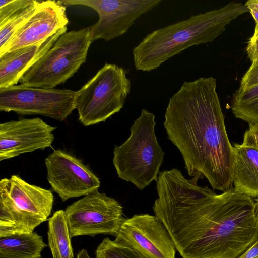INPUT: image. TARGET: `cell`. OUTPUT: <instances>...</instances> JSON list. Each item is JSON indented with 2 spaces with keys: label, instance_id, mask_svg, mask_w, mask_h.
<instances>
[{
  "label": "cell",
  "instance_id": "1",
  "mask_svg": "<svg viewBox=\"0 0 258 258\" xmlns=\"http://www.w3.org/2000/svg\"><path fill=\"white\" fill-rule=\"evenodd\" d=\"M153 210L183 258H237L258 239L253 198L233 188L217 195L178 169L156 182Z\"/></svg>",
  "mask_w": 258,
  "mask_h": 258
},
{
  "label": "cell",
  "instance_id": "2",
  "mask_svg": "<svg viewBox=\"0 0 258 258\" xmlns=\"http://www.w3.org/2000/svg\"><path fill=\"white\" fill-rule=\"evenodd\" d=\"M216 79L185 81L170 99L163 122L180 152L189 180L205 177L214 189L233 188V152L216 91Z\"/></svg>",
  "mask_w": 258,
  "mask_h": 258
},
{
  "label": "cell",
  "instance_id": "3",
  "mask_svg": "<svg viewBox=\"0 0 258 258\" xmlns=\"http://www.w3.org/2000/svg\"><path fill=\"white\" fill-rule=\"evenodd\" d=\"M247 12L245 4L231 2L152 31L133 49L136 70L150 72L191 46L214 41L227 25Z\"/></svg>",
  "mask_w": 258,
  "mask_h": 258
},
{
  "label": "cell",
  "instance_id": "4",
  "mask_svg": "<svg viewBox=\"0 0 258 258\" xmlns=\"http://www.w3.org/2000/svg\"><path fill=\"white\" fill-rule=\"evenodd\" d=\"M155 115L143 109L130 128L128 139L113 149V164L120 179L143 190L160 173L165 153L155 132Z\"/></svg>",
  "mask_w": 258,
  "mask_h": 258
},
{
  "label": "cell",
  "instance_id": "5",
  "mask_svg": "<svg viewBox=\"0 0 258 258\" xmlns=\"http://www.w3.org/2000/svg\"><path fill=\"white\" fill-rule=\"evenodd\" d=\"M50 190L13 175L0 181V237L34 232L46 221L53 208Z\"/></svg>",
  "mask_w": 258,
  "mask_h": 258
},
{
  "label": "cell",
  "instance_id": "6",
  "mask_svg": "<svg viewBox=\"0 0 258 258\" xmlns=\"http://www.w3.org/2000/svg\"><path fill=\"white\" fill-rule=\"evenodd\" d=\"M90 27L66 32L23 75L21 85L54 88L73 77L85 62L92 42Z\"/></svg>",
  "mask_w": 258,
  "mask_h": 258
},
{
  "label": "cell",
  "instance_id": "7",
  "mask_svg": "<svg viewBox=\"0 0 258 258\" xmlns=\"http://www.w3.org/2000/svg\"><path fill=\"white\" fill-rule=\"evenodd\" d=\"M126 71L106 63L77 91L79 120L87 126L105 121L123 108L131 87Z\"/></svg>",
  "mask_w": 258,
  "mask_h": 258
},
{
  "label": "cell",
  "instance_id": "8",
  "mask_svg": "<svg viewBox=\"0 0 258 258\" xmlns=\"http://www.w3.org/2000/svg\"><path fill=\"white\" fill-rule=\"evenodd\" d=\"M77 92L13 85L0 88V111L64 120L76 109Z\"/></svg>",
  "mask_w": 258,
  "mask_h": 258
},
{
  "label": "cell",
  "instance_id": "9",
  "mask_svg": "<svg viewBox=\"0 0 258 258\" xmlns=\"http://www.w3.org/2000/svg\"><path fill=\"white\" fill-rule=\"evenodd\" d=\"M64 212L71 238L98 234L115 236L125 219L120 204L98 190L74 202Z\"/></svg>",
  "mask_w": 258,
  "mask_h": 258
},
{
  "label": "cell",
  "instance_id": "10",
  "mask_svg": "<svg viewBox=\"0 0 258 258\" xmlns=\"http://www.w3.org/2000/svg\"><path fill=\"white\" fill-rule=\"evenodd\" d=\"M66 7L83 5L94 9L98 21L91 27L92 41H110L126 33L135 22L162 2L161 0H59Z\"/></svg>",
  "mask_w": 258,
  "mask_h": 258
},
{
  "label": "cell",
  "instance_id": "11",
  "mask_svg": "<svg viewBox=\"0 0 258 258\" xmlns=\"http://www.w3.org/2000/svg\"><path fill=\"white\" fill-rule=\"evenodd\" d=\"M114 241L141 258H175V244L164 224L155 215H134L122 223Z\"/></svg>",
  "mask_w": 258,
  "mask_h": 258
},
{
  "label": "cell",
  "instance_id": "12",
  "mask_svg": "<svg viewBox=\"0 0 258 258\" xmlns=\"http://www.w3.org/2000/svg\"><path fill=\"white\" fill-rule=\"evenodd\" d=\"M45 164L48 182L63 202L85 196L100 186L99 179L81 160L61 150L49 154Z\"/></svg>",
  "mask_w": 258,
  "mask_h": 258
},
{
  "label": "cell",
  "instance_id": "13",
  "mask_svg": "<svg viewBox=\"0 0 258 258\" xmlns=\"http://www.w3.org/2000/svg\"><path fill=\"white\" fill-rule=\"evenodd\" d=\"M55 129L39 117L1 123L0 161L51 147Z\"/></svg>",
  "mask_w": 258,
  "mask_h": 258
},
{
  "label": "cell",
  "instance_id": "14",
  "mask_svg": "<svg viewBox=\"0 0 258 258\" xmlns=\"http://www.w3.org/2000/svg\"><path fill=\"white\" fill-rule=\"evenodd\" d=\"M66 8L56 1H41L35 13L15 33L0 55L42 42L66 27L69 20Z\"/></svg>",
  "mask_w": 258,
  "mask_h": 258
},
{
  "label": "cell",
  "instance_id": "15",
  "mask_svg": "<svg viewBox=\"0 0 258 258\" xmlns=\"http://www.w3.org/2000/svg\"><path fill=\"white\" fill-rule=\"evenodd\" d=\"M67 27L40 43L0 55V88L16 85L23 75L49 50Z\"/></svg>",
  "mask_w": 258,
  "mask_h": 258
},
{
  "label": "cell",
  "instance_id": "16",
  "mask_svg": "<svg viewBox=\"0 0 258 258\" xmlns=\"http://www.w3.org/2000/svg\"><path fill=\"white\" fill-rule=\"evenodd\" d=\"M233 189L252 198H258V151L238 144L232 146Z\"/></svg>",
  "mask_w": 258,
  "mask_h": 258
},
{
  "label": "cell",
  "instance_id": "17",
  "mask_svg": "<svg viewBox=\"0 0 258 258\" xmlns=\"http://www.w3.org/2000/svg\"><path fill=\"white\" fill-rule=\"evenodd\" d=\"M46 246L34 232L0 237V258H40Z\"/></svg>",
  "mask_w": 258,
  "mask_h": 258
},
{
  "label": "cell",
  "instance_id": "18",
  "mask_svg": "<svg viewBox=\"0 0 258 258\" xmlns=\"http://www.w3.org/2000/svg\"><path fill=\"white\" fill-rule=\"evenodd\" d=\"M48 246L53 258H74L64 211L59 210L48 219Z\"/></svg>",
  "mask_w": 258,
  "mask_h": 258
},
{
  "label": "cell",
  "instance_id": "19",
  "mask_svg": "<svg viewBox=\"0 0 258 258\" xmlns=\"http://www.w3.org/2000/svg\"><path fill=\"white\" fill-rule=\"evenodd\" d=\"M230 108L235 117L250 124H258V85L238 88L233 93Z\"/></svg>",
  "mask_w": 258,
  "mask_h": 258
},
{
  "label": "cell",
  "instance_id": "20",
  "mask_svg": "<svg viewBox=\"0 0 258 258\" xmlns=\"http://www.w3.org/2000/svg\"><path fill=\"white\" fill-rule=\"evenodd\" d=\"M41 2L37 1L35 4L21 11L0 27V52L7 46L15 33L35 13Z\"/></svg>",
  "mask_w": 258,
  "mask_h": 258
},
{
  "label": "cell",
  "instance_id": "21",
  "mask_svg": "<svg viewBox=\"0 0 258 258\" xmlns=\"http://www.w3.org/2000/svg\"><path fill=\"white\" fill-rule=\"evenodd\" d=\"M95 258L141 257L131 248L106 237L97 247Z\"/></svg>",
  "mask_w": 258,
  "mask_h": 258
},
{
  "label": "cell",
  "instance_id": "22",
  "mask_svg": "<svg viewBox=\"0 0 258 258\" xmlns=\"http://www.w3.org/2000/svg\"><path fill=\"white\" fill-rule=\"evenodd\" d=\"M36 2L34 0H1L0 27L11 17Z\"/></svg>",
  "mask_w": 258,
  "mask_h": 258
},
{
  "label": "cell",
  "instance_id": "23",
  "mask_svg": "<svg viewBox=\"0 0 258 258\" xmlns=\"http://www.w3.org/2000/svg\"><path fill=\"white\" fill-rule=\"evenodd\" d=\"M258 85V62L252 63L242 78L239 88H249Z\"/></svg>",
  "mask_w": 258,
  "mask_h": 258
},
{
  "label": "cell",
  "instance_id": "24",
  "mask_svg": "<svg viewBox=\"0 0 258 258\" xmlns=\"http://www.w3.org/2000/svg\"><path fill=\"white\" fill-rule=\"evenodd\" d=\"M242 145L252 147L258 151V124H250L244 134Z\"/></svg>",
  "mask_w": 258,
  "mask_h": 258
},
{
  "label": "cell",
  "instance_id": "25",
  "mask_svg": "<svg viewBox=\"0 0 258 258\" xmlns=\"http://www.w3.org/2000/svg\"><path fill=\"white\" fill-rule=\"evenodd\" d=\"M248 58L252 63L258 62V25H255L254 32L248 42L246 49Z\"/></svg>",
  "mask_w": 258,
  "mask_h": 258
},
{
  "label": "cell",
  "instance_id": "26",
  "mask_svg": "<svg viewBox=\"0 0 258 258\" xmlns=\"http://www.w3.org/2000/svg\"><path fill=\"white\" fill-rule=\"evenodd\" d=\"M237 258H258V239Z\"/></svg>",
  "mask_w": 258,
  "mask_h": 258
},
{
  "label": "cell",
  "instance_id": "27",
  "mask_svg": "<svg viewBox=\"0 0 258 258\" xmlns=\"http://www.w3.org/2000/svg\"><path fill=\"white\" fill-rule=\"evenodd\" d=\"M245 5L252 16L256 25H258V0H248Z\"/></svg>",
  "mask_w": 258,
  "mask_h": 258
},
{
  "label": "cell",
  "instance_id": "28",
  "mask_svg": "<svg viewBox=\"0 0 258 258\" xmlns=\"http://www.w3.org/2000/svg\"><path fill=\"white\" fill-rule=\"evenodd\" d=\"M76 258H91V257L86 249H82L78 252Z\"/></svg>",
  "mask_w": 258,
  "mask_h": 258
},
{
  "label": "cell",
  "instance_id": "29",
  "mask_svg": "<svg viewBox=\"0 0 258 258\" xmlns=\"http://www.w3.org/2000/svg\"><path fill=\"white\" fill-rule=\"evenodd\" d=\"M255 203H256V207L257 213V215H258V198H257Z\"/></svg>",
  "mask_w": 258,
  "mask_h": 258
},
{
  "label": "cell",
  "instance_id": "30",
  "mask_svg": "<svg viewBox=\"0 0 258 258\" xmlns=\"http://www.w3.org/2000/svg\"><path fill=\"white\" fill-rule=\"evenodd\" d=\"M40 258H42V257H40Z\"/></svg>",
  "mask_w": 258,
  "mask_h": 258
}]
</instances>
